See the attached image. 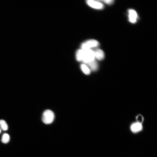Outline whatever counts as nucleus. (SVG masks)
Returning <instances> with one entry per match:
<instances>
[{"instance_id":"14","label":"nucleus","mask_w":157,"mask_h":157,"mask_svg":"<svg viewBox=\"0 0 157 157\" xmlns=\"http://www.w3.org/2000/svg\"><path fill=\"white\" fill-rule=\"evenodd\" d=\"M101 2H102L107 5H111L113 3L114 1L113 0H106V1H100Z\"/></svg>"},{"instance_id":"6","label":"nucleus","mask_w":157,"mask_h":157,"mask_svg":"<svg viewBox=\"0 0 157 157\" xmlns=\"http://www.w3.org/2000/svg\"><path fill=\"white\" fill-rule=\"evenodd\" d=\"M95 55V58H96L99 60H102L105 58V54L103 51L100 49H97L93 51Z\"/></svg>"},{"instance_id":"5","label":"nucleus","mask_w":157,"mask_h":157,"mask_svg":"<svg viewBox=\"0 0 157 157\" xmlns=\"http://www.w3.org/2000/svg\"><path fill=\"white\" fill-rule=\"evenodd\" d=\"M128 12L129 21L132 23H135L137 17V12L133 10H130Z\"/></svg>"},{"instance_id":"15","label":"nucleus","mask_w":157,"mask_h":157,"mask_svg":"<svg viewBox=\"0 0 157 157\" xmlns=\"http://www.w3.org/2000/svg\"><path fill=\"white\" fill-rule=\"evenodd\" d=\"M1 129H0V133H1Z\"/></svg>"},{"instance_id":"1","label":"nucleus","mask_w":157,"mask_h":157,"mask_svg":"<svg viewBox=\"0 0 157 157\" xmlns=\"http://www.w3.org/2000/svg\"><path fill=\"white\" fill-rule=\"evenodd\" d=\"M95 58L94 51L92 50L91 49L83 50L82 61L84 63L86 64L88 63L95 60Z\"/></svg>"},{"instance_id":"10","label":"nucleus","mask_w":157,"mask_h":157,"mask_svg":"<svg viewBox=\"0 0 157 157\" xmlns=\"http://www.w3.org/2000/svg\"><path fill=\"white\" fill-rule=\"evenodd\" d=\"M83 50L80 49L78 50L76 53V58L78 61H82Z\"/></svg>"},{"instance_id":"13","label":"nucleus","mask_w":157,"mask_h":157,"mask_svg":"<svg viewBox=\"0 0 157 157\" xmlns=\"http://www.w3.org/2000/svg\"><path fill=\"white\" fill-rule=\"evenodd\" d=\"M136 119L138 122L141 124L143 121V118L141 115H139L137 117Z\"/></svg>"},{"instance_id":"4","label":"nucleus","mask_w":157,"mask_h":157,"mask_svg":"<svg viewBox=\"0 0 157 157\" xmlns=\"http://www.w3.org/2000/svg\"><path fill=\"white\" fill-rule=\"evenodd\" d=\"M86 3L90 7L96 9L102 10L104 7L103 4L97 1L89 0L86 1Z\"/></svg>"},{"instance_id":"8","label":"nucleus","mask_w":157,"mask_h":157,"mask_svg":"<svg viewBox=\"0 0 157 157\" xmlns=\"http://www.w3.org/2000/svg\"><path fill=\"white\" fill-rule=\"evenodd\" d=\"M142 129V126L141 124L137 122L133 124L131 126L132 131L134 133H137L141 131Z\"/></svg>"},{"instance_id":"3","label":"nucleus","mask_w":157,"mask_h":157,"mask_svg":"<svg viewBox=\"0 0 157 157\" xmlns=\"http://www.w3.org/2000/svg\"><path fill=\"white\" fill-rule=\"evenodd\" d=\"M99 45V42L95 40H90L83 43L81 45L82 50H86L97 47Z\"/></svg>"},{"instance_id":"9","label":"nucleus","mask_w":157,"mask_h":157,"mask_svg":"<svg viewBox=\"0 0 157 157\" xmlns=\"http://www.w3.org/2000/svg\"><path fill=\"white\" fill-rule=\"evenodd\" d=\"M81 68L82 72L85 74L88 75L90 74L91 71L87 66L86 65L84 64L81 65Z\"/></svg>"},{"instance_id":"7","label":"nucleus","mask_w":157,"mask_h":157,"mask_svg":"<svg viewBox=\"0 0 157 157\" xmlns=\"http://www.w3.org/2000/svg\"><path fill=\"white\" fill-rule=\"evenodd\" d=\"M90 69L93 71H95L98 70V65L97 61L95 60L88 63L86 64Z\"/></svg>"},{"instance_id":"11","label":"nucleus","mask_w":157,"mask_h":157,"mask_svg":"<svg viewBox=\"0 0 157 157\" xmlns=\"http://www.w3.org/2000/svg\"><path fill=\"white\" fill-rule=\"evenodd\" d=\"M0 126L4 131H6L8 129V126L6 122L4 120H0Z\"/></svg>"},{"instance_id":"12","label":"nucleus","mask_w":157,"mask_h":157,"mask_svg":"<svg viewBox=\"0 0 157 157\" xmlns=\"http://www.w3.org/2000/svg\"><path fill=\"white\" fill-rule=\"evenodd\" d=\"M10 138L9 135L7 134H4L2 138V141L4 143H7L10 141Z\"/></svg>"},{"instance_id":"2","label":"nucleus","mask_w":157,"mask_h":157,"mask_svg":"<svg viewBox=\"0 0 157 157\" xmlns=\"http://www.w3.org/2000/svg\"><path fill=\"white\" fill-rule=\"evenodd\" d=\"M54 114L51 110H47L43 113L42 120L43 122L46 124L51 123L54 119Z\"/></svg>"}]
</instances>
